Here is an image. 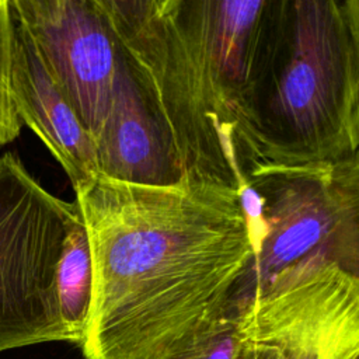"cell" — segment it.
Here are the masks:
<instances>
[{
  "instance_id": "cell-1",
  "label": "cell",
  "mask_w": 359,
  "mask_h": 359,
  "mask_svg": "<svg viewBox=\"0 0 359 359\" xmlns=\"http://www.w3.org/2000/svg\"><path fill=\"white\" fill-rule=\"evenodd\" d=\"M74 192L93 264L84 359H160L236 311L255 257L236 188L100 174Z\"/></svg>"
},
{
  "instance_id": "cell-2",
  "label": "cell",
  "mask_w": 359,
  "mask_h": 359,
  "mask_svg": "<svg viewBox=\"0 0 359 359\" xmlns=\"http://www.w3.org/2000/svg\"><path fill=\"white\" fill-rule=\"evenodd\" d=\"M101 3L170 140L181 180L244 187L254 165L250 115L278 1Z\"/></svg>"
},
{
  "instance_id": "cell-13",
  "label": "cell",
  "mask_w": 359,
  "mask_h": 359,
  "mask_svg": "<svg viewBox=\"0 0 359 359\" xmlns=\"http://www.w3.org/2000/svg\"><path fill=\"white\" fill-rule=\"evenodd\" d=\"M320 254L359 280V213L338 227Z\"/></svg>"
},
{
  "instance_id": "cell-14",
  "label": "cell",
  "mask_w": 359,
  "mask_h": 359,
  "mask_svg": "<svg viewBox=\"0 0 359 359\" xmlns=\"http://www.w3.org/2000/svg\"><path fill=\"white\" fill-rule=\"evenodd\" d=\"M243 342L236 359H282L278 345L241 310H236Z\"/></svg>"
},
{
  "instance_id": "cell-9",
  "label": "cell",
  "mask_w": 359,
  "mask_h": 359,
  "mask_svg": "<svg viewBox=\"0 0 359 359\" xmlns=\"http://www.w3.org/2000/svg\"><path fill=\"white\" fill-rule=\"evenodd\" d=\"M13 97L21 122L60 163L74 189L100 175L91 135L53 81L35 42L17 17Z\"/></svg>"
},
{
  "instance_id": "cell-3",
  "label": "cell",
  "mask_w": 359,
  "mask_h": 359,
  "mask_svg": "<svg viewBox=\"0 0 359 359\" xmlns=\"http://www.w3.org/2000/svg\"><path fill=\"white\" fill-rule=\"evenodd\" d=\"M248 133L255 165L337 163L359 150V48L342 1H278Z\"/></svg>"
},
{
  "instance_id": "cell-7",
  "label": "cell",
  "mask_w": 359,
  "mask_h": 359,
  "mask_svg": "<svg viewBox=\"0 0 359 359\" xmlns=\"http://www.w3.org/2000/svg\"><path fill=\"white\" fill-rule=\"evenodd\" d=\"M11 6L94 142L119 67L118 41L101 0H11Z\"/></svg>"
},
{
  "instance_id": "cell-11",
  "label": "cell",
  "mask_w": 359,
  "mask_h": 359,
  "mask_svg": "<svg viewBox=\"0 0 359 359\" xmlns=\"http://www.w3.org/2000/svg\"><path fill=\"white\" fill-rule=\"evenodd\" d=\"M15 14L11 0H0V147L18 137L22 122L13 97Z\"/></svg>"
},
{
  "instance_id": "cell-15",
  "label": "cell",
  "mask_w": 359,
  "mask_h": 359,
  "mask_svg": "<svg viewBox=\"0 0 359 359\" xmlns=\"http://www.w3.org/2000/svg\"><path fill=\"white\" fill-rule=\"evenodd\" d=\"M356 359H359V355H358V356H356Z\"/></svg>"
},
{
  "instance_id": "cell-6",
  "label": "cell",
  "mask_w": 359,
  "mask_h": 359,
  "mask_svg": "<svg viewBox=\"0 0 359 359\" xmlns=\"http://www.w3.org/2000/svg\"><path fill=\"white\" fill-rule=\"evenodd\" d=\"M236 310L278 345L282 359L359 355V280L320 252L276 273Z\"/></svg>"
},
{
  "instance_id": "cell-8",
  "label": "cell",
  "mask_w": 359,
  "mask_h": 359,
  "mask_svg": "<svg viewBox=\"0 0 359 359\" xmlns=\"http://www.w3.org/2000/svg\"><path fill=\"white\" fill-rule=\"evenodd\" d=\"M101 175L140 185H172L181 172L157 114L119 50L114 98L94 139Z\"/></svg>"
},
{
  "instance_id": "cell-12",
  "label": "cell",
  "mask_w": 359,
  "mask_h": 359,
  "mask_svg": "<svg viewBox=\"0 0 359 359\" xmlns=\"http://www.w3.org/2000/svg\"><path fill=\"white\" fill-rule=\"evenodd\" d=\"M243 342L236 311L189 337L160 359H236Z\"/></svg>"
},
{
  "instance_id": "cell-10",
  "label": "cell",
  "mask_w": 359,
  "mask_h": 359,
  "mask_svg": "<svg viewBox=\"0 0 359 359\" xmlns=\"http://www.w3.org/2000/svg\"><path fill=\"white\" fill-rule=\"evenodd\" d=\"M57 296L70 342H83L93 296V264L83 216L72 227L57 269Z\"/></svg>"
},
{
  "instance_id": "cell-4",
  "label": "cell",
  "mask_w": 359,
  "mask_h": 359,
  "mask_svg": "<svg viewBox=\"0 0 359 359\" xmlns=\"http://www.w3.org/2000/svg\"><path fill=\"white\" fill-rule=\"evenodd\" d=\"M81 212L45 189L20 157H0V352L70 342L63 325L57 269Z\"/></svg>"
},
{
  "instance_id": "cell-5",
  "label": "cell",
  "mask_w": 359,
  "mask_h": 359,
  "mask_svg": "<svg viewBox=\"0 0 359 359\" xmlns=\"http://www.w3.org/2000/svg\"><path fill=\"white\" fill-rule=\"evenodd\" d=\"M264 199L265 238L245 275L237 306L276 273L318 254L359 213V150L324 164H258L247 175Z\"/></svg>"
}]
</instances>
